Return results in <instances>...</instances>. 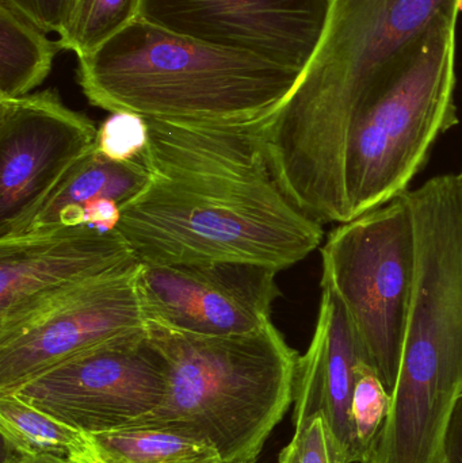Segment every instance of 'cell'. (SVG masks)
<instances>
[{
  "label": "cell",
  "instance_id": "277c9868",
  "mask_svg": "<svg viewBox=\"0 0 462 463\" xmlns=\"http://www.w3.org/2000/svg\"><path fill=\"white\" fill-rule=\"evenodd\" d=\"M146 326L167 359V393L156 410L127 427L205 443L222 463H255L292 405L300 358L273 321L220 337Z\"/></svg>",
  "mask_w": 462,
  "mask_h": 463
},
{
  "label": "cell",
  "instance_id": "2e32d148",
  "mask_svg": "<svg viewBox=\"0 0 462 463\" xmlns=\"http://www.w3.org/2000/svg\"><path fill=\"white\" fill-rule=\"evenodd\" d=\"M46 34L15 5L0 0V99L32 94L48 78L62 48Z\"/></svg>",
  "mask_w": 462,
  "mask_h": 463
},
{
  "label": "cell",
  "instance_id": "cb8c5ba5",
  "mask_svg": "<svg viewBox=\"0 0 462 463\" xmlns=\"http://www.w3.org/2000/svg\"><path fill=\"white\" fill-rule=\"evenodd\" d=\"M18 457V456H16ZM24 463H71L68 459L57 458V457H19Z\"/></svg>",
  "mask_w": 462,
  "mask_h": 463
},
{
  "label": "cell",
  "instance_id": "44dd1931",
  "mask_svg": "<svg viewBox=\"0 0 462 463\" xmlns=\"http://www.w3.org/2000/svg\"><path fill=\"white\" fill-rule=\"evenodd\" d=\"M148 140L146 118L135 114L114 113L98 133V149L108 159L127 162L143 156Z\"/></svg>",
  "mask_w": 462,
  "mask_h": 463
},
{
  "label": "cell",
  "instance_id": "52a82bcc",
  "mask_svg": "<svg viewBox=\"0 0 462 463\" xmlns=\"http://www.w3.org/2000/svg\"><path fill=\"white\" fill-rule=\"evenodd\" d=\"M167 388V359L144 326L71 356L10 393L79 431L97 434L148 415Z\"/></svg>",
  "mask_w": 462,
  "mask_h": 463
},
{
  "label": "cell",
  "instance_id": "9a60e30c",
  "mask_svg": "<svg viewBox=\"0 0 462 463\" xmlns=\"http://www.w3.org/2000/svg\"><path fill=\"white\" fill-rule=\"evenodd\" d=\"M71 463H222L211 446L165 430L125 427L86 434Z\"/></svg>",
  "mask_w": 462,
  "mask_h": 463
},
{
  "label": "cell",
  "instance_id": "3957f363",
  "mask_svg": "<svg viewBox=\"0 0 462 463\" xmlns=\"http://www.w3.org/2000/svg\"><path fill=\"white\" fill-rule=\"evenodd\" d=\"M301 73L140 18L79 59L78 81L92 106L111 114L238 124L273 113Z\"/></svg>",
  "mask_w": 462,
  "mask_h": 463
},
{
  "label": "cell",
  "instance_id": "7a4b0ae2",
  "mask_svg": "<svg viewBox=\"0 0 462 463\" xmlns=\"http://www.w3.org/2000/svg\"><path fill=\"white\" fill-rule=\"evenodd\" d=\"M460 0H330L319 45L268 117L265 148L285 194L320 224L346 222L347 136L410 46ZM460 8V7H458Z\"/></svg>",
  "mask_w": 462,
  "mask_h": 463
},
{
  "label": "cell",
  "instance_id": "d6986e66",
  "mask_svg": "<svg viewBox=\"0 0 462 463\" xmlns=\"http://www.w3.org/2000/svg\"><path fill=\"white\" fill-rule=\"evenodd\" d=\"M391 402V394L382 385L376 370L369 364H361L353 396L352 420L363 462L368 458L372 446L387 420Z\"/></svg>",
  "mask_w": 462,
  "mask_h": 463
},
{
  "label": "cell",
  "instance_id": "8992f818",
  "mask_svg": "<svg viewBox=\"0 0 462 463\" xmlns=\"http://www.w3.org/2000/svg\"><path fill=\"white\" fill-rule=\"evenodd\" d=\"M320 286L341 299L369 364L392 394L417 274V232L407 193L339 224L322 247Z\"/></svg>",
  "mask_w": 462,
  "mask_h": 463
},
{
  "label": "cell",
  "instance_id": "30bf717a",
  "mask_svg": "<svg viewBox=\"0 0 462 463\" xmlns=\"http://www.w3.org/2000/svg\"><path fill=\"white\" fill-rule=\"evenodd\" d=\"M330 0H141L140 18L184 37L304 72Z\"/></svg>",
  "mask_w": 462,
  "mask_h": 463
},
{
  "label": "cell",
  "instance_id": "8fae6325",
  "mask_svg": "<svg viewBox=\"0 0 462 463\" xmlns=\"http://www.w3.org/2000/svg\"><path fill=\"white\" fill-rule=\"evenodd\" d=\"M137 263L117 230L84 225L0 240V334Z\"/></svg>",
  "mask_w": 462,
  "mask_h": 463
},
{
  "label": "cell",
  "instance_id": "4fadbf2b",
  "mask_svg": "<svg viewBox=\"0 0 462 463\" xmlns=\"http://www.w3.org/2000/svg\"><path fill=\"white\" fill-rule=\"evenodd\" d=\"M363 364H369L368 355L349 313L334 291L322 288L314 337L297 362L293 423L296 429L322 415L349 451L352 463L363 462L352 420L353 396Z\"/></svg>",
  "mask_w": 462,
  "mask_h": 463
},
{
  "label": "cell",
  "instance_id": "9c48e42d",
  "mask_svg": "<svg viewBox=\"0 0 462 463\" xmlns=\"http://www.w3.org/2000/svg\"><path fill=\"white\" fill-rule=\"evenodd\" d=\"M278 272L246 261L140 263L136 286L146 324L194 336H233L271 321L281 294Z\"/></svg>",
  "mask_w": 462,
  "mask_h": 463
},
{
  "label": "cell",
  "instance_id": "ba28073f",
  "mask_svg": "<svg viewBox=\"0 0 462 463\" xmlns=\"http://www.w3.org/2000/svg\"><path fill=\"white\" fill-rule=\"evenodd\" d=\"M99 128L53 90L0 99V240L26 230L98 144Z\"/></svg>",
  "mask_w": 462,
  "mask_h": 463
},
{
  "label": "cell",
  "instance_id": "e0dca14e",
  "mask_svg": "<svg viewBox=\"0 0 462 463\" xmlns=\"http://www.w3.org/2000/svg\"><path fill=\"white\" fill-rule=\"evenodd\" d=\"M0 432L5 453L70 459L83 432L27 404L15 394H0Z\"/></svg>",
  "mask_w": 462,
  "mask_h": 463
},
{
  "label": "cell",
  "instance_id": "4316f807",
  "mask_svg": "<svg viewBox=\"0 0 462 463\" xmlns=\"http://www.w3.org/2000/svg\"><path fill=\"white\" fill-rule=\"evenodd\" d=\"M460 176H461V181H462V171H461V173H460Z\"/></svg>",
  "mask_w": 462,
  "mask_h": 463
},
{
  "label": "cell",
  "instance_id": "6da1fadb",
  "mask_svg": "<svg viewBox=\"0 0 462 463\" xmlns=\"http://www.w3.org/2000/svg\"><path fill=\"white\" fill-rule=\"evenodd\" d=\"M269 116L238 124L146 118L149 181L117 227L140 263L246 261L282 271L320 247L323 225L285 194L269 165Z\"/></svg>",
  "mask_w": 462,
  "mask_h": 463
},
{
  "label": "cell",
  "instance_id": "ffe728a7",
  "mask_svg": "<svg viewBox=\"0 0 462 463\" xmlns=\"http://www.w3.org/2000/svg\"><path fill=\"white\" fill-rule=\"evenodd\" d=\"M278 463H352L349 451L322 415L296 427L295 435L279 453Z\"/></svg>",
  "mask_w": 462,
  "mask_h": 463
},
{
  "label": "cell",
  "instance_id": "603a6c76",
  "mask_svg": "<svg viewBox=\"0 0 462 463\" xmlns=\"http://www.w3.org/2000/svg\"><path fill=\"white\" fill-rule=\"evenodd\" d=\"M441 463H462V393L453 407L445 429Z\"/></svg>",
  "mask_w": 462,
  "mask_h": 463
},
{
  "label": "cell",
  "instance_id": "d4e9b609",
  "mask_svg": "<svg viewBox=\"0 0 462 463\" xmlns=\"http://www.w3.org/2000/svg\"><path fill=\"white\" fill-rule=\"evenodd\" d=\"M3 463H24L19 457L14 456V454H5V459H3Z\"/></svg>",
  "mask_w": 462,
  "mask_h": 463
},
{
  "label": "cell",
  "instance_id": "5bb4252c",
  "mask_svg": "<svg viewBox=\"0 0 462 463\" xmlns=\"http://www.w3.org/2000/svg\"><path fill=\"white\" fill-rule=\"evenodd\" d=\"M148 181L149 173L143 156L118 162L108 159L97 146L60 182L26 230L18 236L84 227V211L90 205L99 201H114L122 209L146 189Z\"/></svg>",
  "mask_w": 462,
  "mask_h": 463
},
{
  "label": "cell",
  "instance_id": "5b68a950",
  "mask_svg": "<svg viewBox=\"0 0 462 463\" xmlns=\"http://www.w3.org/2000/svg\"><path fill=\"white\" fill-rule=\"evenodd\" d=\"M458 14L453 8L431 22L350 129L342 165L346 222L409 192L434 143L458 124Z\"/></svg>",
  "mask_w": 462,
  "mask_h": 463
},
{
  "label": "cell",
  "instance_id": "ac0fdd59",
  "mask_svg": "<svg viewBox=\"0 0 462 463\" xmlns=\"http://www.w3.org/2000/svg\"><path fill=\"white\" fill-rule=\"evenodd\" d=\"M141 0H65L57 34L62 49L89 56L140 19Z\"/></svg>",
  "mask_w": 462,
  "mask_h": 463
},
{
  "label": "cell",
  "instance_id": "7402d4cb",
  "mask_svg": "<svg viewBox=\"0 0 462 463\" xmlns=\"http://www.w3.org/2000/svg\"><path fill=\"white\" fill-rule=\"evenodd\" d=\"M26 14L46 33L56 32L61 24L65 0H7Z\"/></svg>",
  "mask_w": 462,
  "mask_h": 463
},
{
  "label": "cell",
  "instance_id": "484cf974",
  "mask_svg": "<svg viewBox=\"0 0 462 463\" xmlns=\"http://www.w3.org/2000/svg\"><path fill=\"white\" fill-rule=\"evenodd\" d=\"M458 7H460V11H462V0H460V5H458Z\"/></svg>",
  "mask_w": 462,
  "mask_h": 463
},
{
  "label": "cell",
  "instance_id": "7c38bea8",
  "mask_svg": "<svg viewBox=\"0 0 462 463\" xmlns=\"http://www.w3.org/2000/svg\"><path fill=\"white\" fill-rule=\"evenodd\" d=\"M138 267L102 278L0 334V394L81 351L144 328Z\"/></svg>",
  "mask_w": 462,
  "mask_h": 463
}]
</instances>
